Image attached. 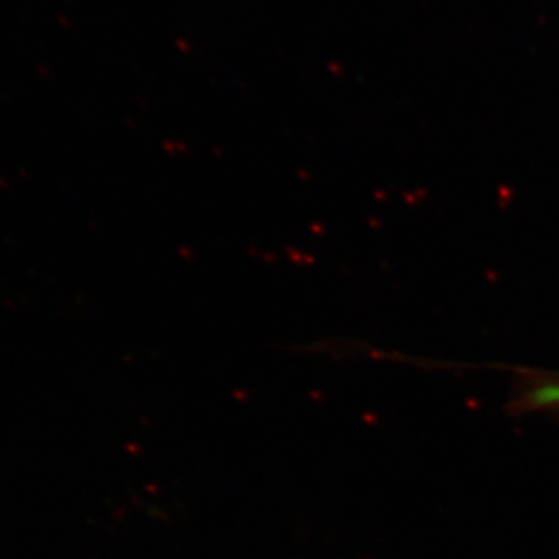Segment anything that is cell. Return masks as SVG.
I'll return each instance as SVG.
<instances>
[{
  "label": "cell",
  "mask_w": 559,
  "mask_h": 559,
  "mask_svg": "<svg viewBox=\"0 0 559 559\" xmlns=\"http://www.w3.org/2000/svg\"><path fill=\"white\" fill-rule=\"evenodd\" d=\"M520 412H539L559 407V377H545L527 385L518 399Z\"/></svg>",
  "instance_id": "cell-1"
}]
</instances>
